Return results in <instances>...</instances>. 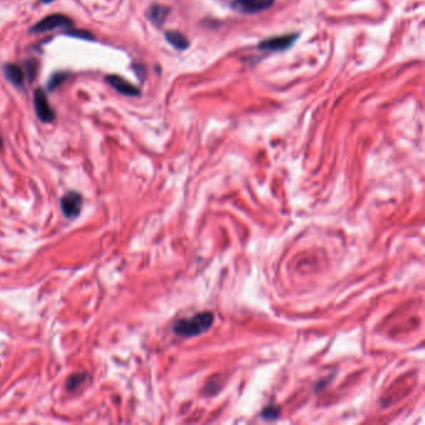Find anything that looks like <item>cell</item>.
Returning <instances> with one entry per match:
<instances>
[{
  "instance_id": "30bf717a",
  "label": "cell",
  "mask_w": 425,
  "mask_h": 425,
  "mask_svg": "<svg viewBox=\"0 0 425 425\" xmlns=\"http://www.w3.org/2000/svg\"><path fill=\"white\" fill-rule=\"evenodd\" d=\"M167 15L168 8L162 7V5H152L149 9V19L157 26L162 25Z\"/></svg>"
},
{
  "instance_id": "5b68a950",
  "label": "cell",
  "mask_w": 425,
  "mask_h": 425,
  "mask_svg": "<svg viewBox=\"0 0 425 425\" xmlns=\"http://www.w3.org/2000/svg\"><path fill=\"white\" fill-rule=\"evenodd\" d=\"M34 107H35L36 115L43 123H51L55 118V113L49 105L47 97L43 90H36L34 94Z\"/></svg>"
},
{
  "instance_id": "7a4b0ae2",
  "label": "cell",
  "mask_w": 425,
  "mask_h": 425,
  "mask_svg": "<svg viewBox=\"0 0 425 425\" xmlns=\"http://www.w3.org/2000/svg\"><path fill=\"white\" fill-rule=\"evenodd\" d=\"M71 25H73V22L68 17H65V15L52 14L41 19L38 24H35L30 31L34 34H41L51 31L56 28H69Z\"/></svg>"
},
{
  "instance_id": "3957f363",
  "label": "cell",
  "mask_w": 425,
  "mask_h": 425,
  "mask_svg": "<svg viewBox=\"0 0 425 425\" xmlns=\"http://www.w3.org/2000/svg\"><path fill=\"white\" fill-rule=\"evenodd\" d=\"M297 39V35L295 34H287V35H281L276 36V38L267 39V40H263L262 43L258 45L262 51L267 52H276V51H283V50L291 47L293 43Z\"/></svg>"
},
{
  "instance_id": "6da1fadb",
  "label": "cell",
  "mask_w": 425,
  "mask_h": 425,
  "mask_svg": "<svg viewBox=\"0 0 425 425\" xmlns=\"http://www.w3.org/2000/svg\"><path fill=\"white\" fill-rule=\"evenodd\" d=\"M215 316L212 312H201L191 318L179 319L175 324V333L179 337L199 336L212 326Z\"/></svg>"
},
{
  "instance_id": "277c9868",
  "label": "cell",
  "mask_w": 425,
  "mask_h": 425,
  "mask_svg": "<svg viewBox=\"0 0 425 425\" xmlns=\"http://www.w3.org/2000/svg\"><path fill=\"white\" fill-rule=\"evenodd\" d=\"M273 2L274 0H233L232 8L244 14H255L271 8Z\"/></svg>"
},
{
  "instance_id": "8992f818",
  "label": "cell",
  "mask_w": 425,
  "mask_h": 425,
  "mask_svg": "<svg viewBox=\"0 0 425 425\" xmlns=\"http://www.w3.org/2000/svg\"><path fill=\"white\" fill-rule=\"evenodd\" d=\"M83 199L78 192H69L62 200L63 212L67 217H76L81 210Z\"/></svg>"
},
{
  "instance_id": "8fae6325",
  "label": "cell",
  "mask_w": 425,
  "mask_h": 425,
  "mask_svg": "<svg viewBox=\"0 0 425 425\" xmlns=\"http://www.w3.org/2000/svg\"><path fill=\"white\" fill-rule=\"evenodd\" d=\"M69 76L68 73H56L52 75V78L50 79V83H49V89L50 90H54L56 89L57 86L60 85V84L64 83V80Z\"/></svg>"
},
{
  "instance_id": "4fadbf2b",
  "label": "cell",
  "mask_w": 425,
  "mask_h": 425,
  "mask_svg": "<svg viewBox=\"0 0 425 425\" xmlns=\"http://www.w3.org/2000/svg\"><path fill=\"white\" fill-rule=\"evenodd\" d=\"M266 414H271V416H272V418H273V419H274V418H277V416H278V415H277L276 409H274V408H273V409H267V410H266L265 413H263V415H266ZM266 418H268V415L266 416Z\"/></svg>"
},
{
  "instance_id": "52a82bcc",
  "label": "cell",
  "mask_w": 425,
  "mask_h": 425,
  "mask_svg": "<svg viewBox=\"0 0 425 425\" xmlns=\"http://www.w3.org/2000/svg\"><path fill=\"white\" fill-rule=\"evenodd\" d=\"M107 83L112 86L113 89L117 90L120 94L126 95V96H139L140 91L136 86L126 81L125 79L120 78L116 75H110L106 78Z\"/></svg>"
},
{
  "instance_id": "9c48e42d",
  "label": "cell",
  "mask_w": 425,
  "mask_h": 425,
  "mask_svg": "<svg viewBox=\"0 0 425 425\" xmlns=\"http://www.w3.org/2000/svg\"><path fill=\"white\" fill-rule=\"evenodd\" d=\"M165 38L166 40L168 41V44L172 45V46L177 50L187 49L190 45L189 39H187L184 34L178 33V31H167V33L165 34Z\"/></svg>"
},
{
  "instance_id": "ba28073f",
  "label": "cell",
  "mask_w": 425,
  "mask_h": 425,
  "mask_svg": "<svg viewBox=\"0 0 425 425\" xmlns=\"http://www.w3.org/2000/svg\"><path fill=\"white\" fill-rule=\"evenodd\" d=\"M4 71V75L13 85L15 86H22L24 84V76H25V73L19 65L17 64H7L3 69Z\"/></svg>"
},
{
  "instance_id": "7c38bea8",
  "label": "cell",
  "mask_w": 425,
  "mask_h": 425,
  "mask_svg": "<svg viewBox=\"0 0 425 425\" xmlns=\"http://www.w3.org/2000/svg\"><path fill=\"white\" fill-rule=\"evenodd\" d=\"M69 35H73V36H78V38H84V39H94V36L91 35V34L88 33L86 30H79V33H75V31H71V33H68Z\"/></svg>"
}]
</instances>
